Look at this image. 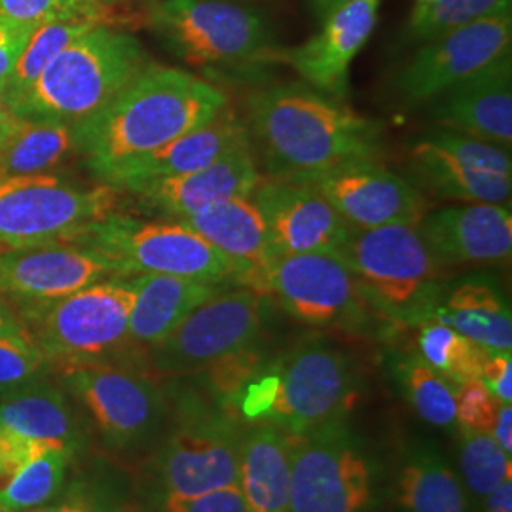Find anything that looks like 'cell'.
<instances>
[{"mask_svg":"<svg viewBox=\"0 0 512 512\" xmlns=\"http://www.w3.org/2000/svg\"><path fill=\"white\" fill-rule=\"evenodd\" d=\"M332 207L353 228H380L393 224L416 226L429 211L416 184L393 173L374 158L340 165L315 179Z\"/></svg>","mask_w":512,"mask_h":512,"instance_id":"18","label":"cell"},{"mask_svg":"<svg viewBox=\"0 0 512 512\" xmlns=\"http://www.w3.org/2000/svg\"><path fill=\"white\" fill-rule=\"evenodd\" d=\"M57 374L63 391L90 414L103 440L116 450L145 444L164 421V391L141 372L86 365Z\"/></svg>","mask_w":512,"mask_h":512,"instance_id":"13","label":"cell"},{"mask_svg":"<svg viewBox=\"0 0 512 512\" xmlns=\"http://www.w3.org/2000/svg\"><path fill=\"white\" fill-rule=\"evenodd\" d=\"M14 118H16V112L10 107L8 97L4 93V88H0V139L8 131V128L12 126Z\"/></svg>","mask_w":512,"mask_h":512,"instance_id":"52","label":"cell"},{"mask_svg":"<svg viewBox=\"0 0 512 512\" xmlns=\"http://www.w3.org/2000/svg\"><path fill=\"white\" fill-rule=\"evenodd\" d=\"M73 152L74 124L16 114L0 139V179L54 175Z\"/></svg>","mask_w":512,"mask_h":512,"instance_id":"31","label":"cell"},{"mask_svg":"<svg viewBox=\"0 0 512 512\" xmlns=\"http://www.w3.org/2000/svg\"><path fill=\"white\" fill-rule=\"evenodd\" d=\"M135 298L129 313V342L148 351L181 325L203 302L228 289L177 275H129Z\"/></svg>","mask_w":512,"mask_h":512,"instance_id":"25","label":"cell"},{"mask_svg":"<svg viewBox=\"0 0 512 512\" xmlns=\"http://www.w3.org/2000/svg\"><path fill=\"white\" fill-rule=\"evenodd\" d=\"M427 139L435 147H439L452 158L459 160L461 164L471 165L475 169L501 175V177H512L511 154L503 147H497L452 129H444Z\"/></svg>","mask_w":512,"mask_h":512,"instance_id":"39","label":"cell"},{"mask_svg":"<svg viewBox=\"0 0 512 512\" xmlns=\"http://www.w3.org/2000/svg\"><path fill=\"white\" fill-rule=\"evenodd\" d=\"M73 458L69 450L52 448L31 459L0 488V503L14 512L31 511L52 503L63 492Z\"/></svg>","mask_w":512,"mask_h":512,"instance_id":"33","label":"cell"},{"mask_svg":"<svg viewBox=\"0 0 512 512\" xmlns=\"http://www.w3.org/2000/svg\"><path fill=\"white\" fill-rule=\"evenodd\" d=\"M427 319L448 325L488 351H511L512 317L509 300L490 275H473L456 285L442 306Z\"/></svg>","mask_w":512,"mask_h":512,"instance_id":"28","label":"cell"},{"mask_svg":"<svg viewBox=\"0 0 512 512\" xmlns=\"http://www.w3.org/2000/svg\"><path fill=\"white\" fill-rule=\"evenodd\" d=\"M238 416L215 399L184 389L177 397V421L158 456L165 495L207 494L238 484Z\"/></svg>","mask_w":512,"mask_h":512,"instance_id":"9","label":"cell"},{"mask_svg":"<svg viewBox=\"0 0 512 512\" xmlns=\"http://www.w3.org/2000/svg\"><path fill=\"white\" fill-rule=\"evenodd\" d=\"M348 2H351V0H310L311 14L319 19V21H323L334 10H338L340 6L348 4Z\"/></svg>","mask_w":512,"mask_h":512,"instance_id":"51","label":"cell"},{"mask_svg":"<svg viewBox=\"0 0 512 512\" xmlns=\"http://www.w3.org/2000/svg\"><path fill=\"white\" fill-rule=\"evenodd\" d=\"M226 93L183 69L148 63L107 107L74 124L76 154L101 181L112 167L211 122Z\"/></svg>","mask_w":512,"mask_h":512,"instance_id":"2","label":"cell"},{"mask_svg":"<svg viewBox=\"0 0 512 512\" xmlns=\"http://www.w3.org/2000/svg\"><path fill=\"white\" fill-rule=\"evenodd\" d=\"M247 141H251L247 126L234 110L226 107L211 122L184 133L164 147L112 167L101 177V183L116 190H133L150 181L190 175Z\"/></svg>","mask_w":512,"mask_h":512,"instance_id":"22","label":"cell"},{"mask_svg":"<svg viewBox=\"0 0 512 512\" xmlns=\"http://www.w3.org/2000/svg\"><path fill=\"white\" fill-rule=\"evenodd\" d=\"M0 512H14V511H10V509H8V507H4V505H2V503H0Z\"/></svg>","mask_w":512,"mask_h":512,"instance_id":"53","label":"cell"},{"mask_svg":"<svg viewBox=\"0 0 512 512\" xmlns=\"http://www.w3.org/2000/svg\"><path fill=\"white\" fill-rule=\"evenodd\" d=\"M268 315V296L247 287L224 289L148 349V361L162 376L198 374L234 353L258 346Z\"/></svg>","mask_w":512,"mask_h":512,"instance_id":"12","label":"cell"},{"mask_svg":"<svg viewBox=\"0 0 512 512\" xmlns=\"http://www.w3.org/2000/svg\"><path fill=\"white\" fill-rule=\"evenodd\" d=\"M67 243L105 258L118 277L162 274L239 285L236 264L183 222H147L109 213L80 228Z\"/></svg>","mask_w":512,"mask_h":512,"instance_id":"6","label":"cell"},{"mask_svg":"<svg viewBox=\"0 0 512 512\" xmlns=\"http://www.w3.org/2000/svg\"><path fill=\"white\" fill-rule=\"evenodd\" d=\"M440 268L503 264L512 255V215L505 205L465 203L425 213L416 224Z\"/></svg>","mask_w":512,"mask_h":512,"instance_id":"20","label":"cell"},{"mask_svg":"<svg viewBox=\"0 0 512 512\" xmlns=\"http://www.w3.org/2000/svg\"><path fill=\"white\" fill-rule=\"evenodd\" d=\"M359 393V370L346 349L308 338L260 366L241 387L230 412L251 425L264 423L294 437L344 420Z\"/></svg>","mask_w":512,"mask_h":512,"instance_id":"3","label":"cell"},{"mask_svg":"<svg viewBox=\"0 0 512 512\" xmlns=\"http://www.w3.org/2000/svg\"><path fill=\"white\" fill-rule=\"evenodd\" d=\"M148 63L131 33L97 25L57 55L10 107L25 118L78 124L107 107Z\"/></svg>","mask_w":512,"mask_h":512,"instance_id":"4","label":"cell"},{"mask_svg":"<svg viewBox=\"0 0 512 512\" xmlns=\"http://www.w3.org/2000/svg\"><path fill=\"white\" fill-rule=\"evenodd\" d=\"M492 437L497 440V444L512 456V408L511 404H501L497 412Z\"/></svg>","mask_w":512,"mask_h":512,"instance_id":"49","label":"cell"},{"mask_svg":"<svg viewBox=\"0 0 512 512\" xmlns=\"http://www.w3.org/2000/svg\"><path fill=\"white\" fill-rule=\"evenodd\" d=\"M48 376L0 393V425L76 456L84 440L78 414L71 397Z\"/></svg>","mask_w":512,"mask_h":512,"instance_id":"27","label":"cell"},{"mask_svg":"<svg viewBox=\"0 0 512 512\" xmlns=\"http://www.w3.org/2000/svg\"><path fill=\"white\" fill-rule=\"evenodd\" d=\"M52 372L33 344L0 338V393Z\"/></svg>","mask_w":512,"mask_h":512,"instance_id":"40","label":"cell"},{"mask_svg":"<svg viewBox=\"0 0 512 512\" xmlns=\"http://www.w3.org/2000/svg\"><path fill=\"white\" fill-rule=\"evenodd\" d=\"M0 16L33 25L50 21H82L116 27L97 0H0Z\"/></svg>","mask_w":512,"mask_h":512,"instance_id":"38","label":"cell"},{"mask_svg":"<svg viewBox=\"0 0 512 512\" xmlns=\"http://www.w3.org/2000/svg\"><path fill=\"white\" fill-rule=\"evenodd\" d=\"M459 465L467 488L486 497L505 480H511V456L490 433H475L458 427Z\"/></svg>","mask_w":512,"mask_h":512,"instance_id":"37","label":"cell"},{"mask_svg":"<svg viewBox=\"0 0 512 512\" xmlns=\"http://www.w3.org/2000/svg\"><path fill=\"white\" fill-rule=\"evenodd\" d=\"M118 190L55 177L0 179V249L69 241L93 220L114 213Z\"/></svg>","mask_w":512,"mask_h":512,"instance_id":"11","label":"cell"},{"mask_svg":"<svg viewBox=\"0 0 512 512\" xmlns=\"http://www.w3.org/2000/svg\"><path fill=\"white\" fill-rule=\"evenodd\" d=\"M355 275L366 302L397 319L425 321L435 308L440 268L418 226L351 228L336 253Z\"/></svg>","mask_w":512,"mask_h":512,"instance_id":"7","label":"cell"},{"mask_svg":"<svg viewBox=\"0 0 512 512\" xmlns=\"http://www.w3.org/2000/svg\"><path fill=\"white\" fill-rule=\"evenodd\" d=\"M501 12H511V0H433L416 4L406 19L403 42L420 46Z\"/></svg>","mask_w":512,"mask_h":512,"instance_id":"34","label":"cell"},{"mask_svg":"<svg viewBox=\"0 0 512 512\" xmlns=\"http://www.w3.org/2000/svg\"><path fill=\"white\" fill-rule=\"evenodd\" d=\"M145 21L173 54L198 69L247 67L277 52L264 18L232 0H154Z\"/></svg>","mask_w":512,"mask_h":512,"instance_id":"8","label":"cell"},{"mask_svg":"<svg viewBox=\"0 0 512 512\" xmlns=\"http://www.w3.org/2000/svg\"><path fill=\"white\" fill-rule=\"evenodd\" d=\"M294 435L256 423L243 431L238 488L251 512H289Z\"/></svg>","mask_w":512,"mask_h":512,"instance_id":"26","label":"cell"},{"mask_svg":"<svg viewBox=\"0 0 512 512\" xmlns=\"http://www.w3.org/2000/svg\"><path fill=\"white\" fill-rule=\"evenodd\" d=\"M262 179L251 141L228 150L217 162L183 177L141 184L133 192L143 207L167 219L183 220L211 203L251 198Z\"/></svg>","mask_w":512,"mask_h":512,"instance_id":"21","label":"cell"},{"mask_svg":"<svg viewBox=\"0 0 512 512\" xmlns=\"http://www.w3.org/2000/svg\"><path fill=\"white\" fill-rule=\"evenodd\" d=\"M399 512H467V495L456 471L431 442L404 452L393 482Z\"/></svg>","mask_w":512,"mask_h":512,"instance_id":"30","label":"cell"},{"mask_svg":"<svg viewBox=\"0 0 512 512\" xmlns=\"http://www.w3.org/2000/svg\"><path fill=\"white\" fill-rule=\"evenodd\" d=\"M251 202L283 255L336 253L353 228L313 183L262 177Z\"/></svg>","mask_w":512,"mask_h":512,"instance_id":"16","label":"cell"},{"mask_svg":"<svg viewBox=\"0 0 512 512\" xmlns=\"http://www.w3.org/2000/svg\"><path fill=\"white\" fill-rule=\"evenodd\" d=\"M501 404L480 378L463 382L456 391V423L461 429L492 435Z\"/></svg>","mask_w":512,"mask_h":512,"instance_id":"41","label":"cell"},{"mask_svg":"<svg viewBox=\"0 0 512 512\" xmlns=\"http://www.w3.org/2000/svg\"><path fill=\"white\" fill-rule=\"evenodd\" d=\"M382 0H351L321 21V31L304 44L277 50L274 59L291 65L313 90L346 97L351 61L372 37Z\"/></svg>","mask_w":512,"mask_h":512,"instance_id":"19","label":"cell"},{"mask_svg":"<svg viewBox=\"0 0 512 512\" xmlns=\"http://www.w3.org/2000/svg\"><path fill=\"white\" fill-rule=\"evenodd\" d=\"M410 169L418 186L433 196L459 203L511 202L512 177L486 173L461 164L429 139H421L410 150Z\"/></svg>","mask_w":512,"mask_h":512,"instance_id":"29","label":"cell"},{"mask_svg":"<svg viewBox=\"0 0 512 512\" xmlns=\"http://www.w3.org/2000/svg\"><path fill=\"white\" fill-rule=\"evenodd\" d=\"M376 463L344 420L294 437L289 512H370Z\"/></svg>","mask_w":512,"mask_h":512,"instance_id":"10","label":"cell"},{"mask_svg":"<svg viewBox=\"0 0 512 512\" xmlns=\"http://www.w3.org/2000/svg\"><path fill=\"white\" fill-rule=\"evenodd\" d=\"M245 109L251 145L275 179L313 183L340 165L374 158L382 147L380 122L310 88L256 90Z\"/></svg>","mask_w":512,"mask_h":512,"instance_id":"1","label":"cell"},{"mask_svg":"<svg viewBox=\"0 0 512 512\" xmlns=\"http://www.w3.org/2000/svg\"><path fill=\"white\" fill-rule=\"evenodd\" d=\"M512 12L480 19L420 44L393 78V92L408 107L429 105L459 82L511 54Z\"/></svg>","mask_w":512,"mask_h":512,"instance_id":"15","label":"cell"},{"mask_svg":"<svg viewBox=\"0 0 512 512\" xmlns=\"http://www.w3.org/2000/svg\"><path fill=\"white\" fill-rule=\"evenodd\" d=\"M395 378L406 401L421 420L440 427L456 429V391L458 385L444 378L421 355H408L395 365Z\"/></svg>","mask_w":512,"mask_h":512,"instance_id":"32","label":"cell"},{"mask_svg":"<svg viewBox=\"0 0 512 512\" xmlns=\"http://www.w3.org/2000/svg\"><path fill=\"white\" fill-rule=\"evenodd\" d=\"M25 512H101L99 507L93 503L92 499L88 495L82 494V492H76L67 495L65 499H61L59 503L54 505H42L37 509H31V511Z\"/></svg>","mask_w":512,"mask_h":512,"instance_id":"47","label":"cell"},{"mask_svg":"<svg viewBox=\"0 0 512 512\" xmlns=\"http://www.w3.org/2000/svg\"><path fill=\"white\" fill-rule=\"evenodd\" d=\"M92 27L97 25L82 21H50L38 25L25 52L19 57L14 73L4 86L8 103L16 101L21 93L27 92L55 57Z\"/></svg>","mask_w":512,"mask_h":512,"instance_id":"36","label":"cell"},{"mask_svg":"<svg viewBox=\"0 0 512 512\" xmlns=\"http://www.w3.org/2000/svg\"><path fill=\"white\" fill-rule=\"evenodd\" d=\"M59 448L44 440L29 439L16 431L0 425V488L23 469L31 459L44 454L46 450ZM65 450V448H61ZM73 454V452H71Z\"/></svg>","mask_w":512,"mask_h":512,"instance_id":"43","label":"cell"},{"mask_svg":"<svg viewBox=\"0 0 512 512\" xmlns=\"http://www.w3.org/2000/svg\"><path fill=\"white\" fill-rule=\"evenodd\" d=\"M433 105V118L440 126L509 150L512 143L511 54L442 93Z\"/></svg>","mask_w":512,"mask_h":512,"instance_id":"23","label":"cell"},{"mask_svg":"<svg viewBox=\"0 0 512 512\" xmlns=\"http://www.w3.org/2000/svg\"><path fill=\"white\" fill-rule=\"evenodd\" d=\"M266 293L306 325L351 332L370 325V304L355 275L332 253H275L266 266Z\"/></svg>","mask_w":512,"mask_h":512,"instance_id":"14","label":"cell"},{"mask_svg":"<svg viewBox=\"0 0 512 512\" xmlns=\"http://www.w3.org/2000/svg\"><path fill=\"white\" fill-rule=\"evenodd\" d=\"M480 382L503 404L512 401L511 351H488L480 368Z\"/></svg>","mask_w":512,"mask_h":512,"instance_id":"45","label":"cell"},{"mask_svg":"<svg viewBox=\"0 0 512 512\" xmlns=\"http://www.w3.org/2000/svg\"><path fill=\"white\" fill-rule=\"evenodd\" d=\"M418 344L421 357L452 384L461 385L480 378V368L488 349L480 348L458 330L425 319L421 321Z\"/></svg>","mask_w":512,"mask_h":512,"instance_id":"35","label":"cell"},{"mask_svg":"<svg viewBox=\"0 0 512 512\" xmlns=\"http://www.w3.org/2000/svg\"><path fill=\"white\" fill-rule=\"evenodd\" d=\"M486 512H512V482L505 480L484 497Z\"/></svg>","mask_w":512,"mask_h":512,"instance_id":"50","label":"cell"},{"mask_svg":"<svg viewBox=\"0 0 512 512\" xmlns=\"http://www.w3.org/2000/svg\"><path fill=\"white\" fill-rule=\"evenodd\" d=\"M219 253L236 264L239 287L266 293V266L277 253L268 226L251 198H230L211 203L183 220Z\"/></svg>","mask_w":512,"mask_h":512,"instance_id":"24","label":"cell"},{"mask_svg":"<svg viewBox=\"0 0 512 512\" xmlns=\"http://www.w3.org/2000/svg\"><path fill=\"white\" fill-rule=\"evenodd\" d=\"M97 2L109 12L114 25H122V23H128L129 19H131V12L135 8L143 6L145 12H147L148 6L154 0H97Z\"/></svg>","mask_w":512,"mask_h":512,"instance_id":"48","label":"cell"},{"mask_svg":"<svg viewBox=\"0 0 512 512\" xmlns=\"http://www.w3.org/2000/svg\"><path fill=\"white\" fill-rule=\"evenodd\" d=\"M418 4H429V2H433V0H416Z\"/></svg>","mask_w":512,"mask_h":512,"instance_id":"54","label":"cell"},{"mask_svg":"<svg viewBox=\"0 0 512 512\" xmlns=\"http://www.w3.org/2000/svg\"><path fill=\"white\" fill-rule=\"evenodd\" d=\"M162 512H251L243 495L239 492L238 484L219 488L207 494L164 495Z\"/></svg>","mask_w":512,"mask_h":512,"instance_id":"42","label":"cell"},{"mask_svg":"<svg viewBox=\"0 0 512 512\" xmlns=\"http://www.w3.org/2000/svg\"><path fill=\"white\" fill-rule=\"evenodd\" d=\"M0 338H8V340H21V342H29L27 330L23 327L18 313L14 310V306L4 300L0 296Z\"/></svg>","mask_w":512,"mask_h":512,"instance_id":"46","label":"cell"},{"mask_svg":"<svg viewBox=\"0 0 512 512\" xmlns=\"http://www.w3.org/2000/svg\"><path fill=\"white\" fill-rule=\"evenodd\" d=\"M135 291L129 277H109L76 293L14 308L31 344L52 370L112 365L126 353Z\"/></svg>","mask_w":512,"mask_h":512,"instance_id":"5","label":"cell"},{"mask_svg":"<svg viewBox=\"0 0 512 512\" xmlns=\"http://www.w3.org/2000/svg\"><path fill=\"white\" fill-rule=\"evenodd\" d=\"M114 275L105 258L74 243L0 249V296L14 308L57 300Z\"/></svg>","mask_w":512,"mask_h":512,"instance_id":"17","label":"cell"},{"mask_svg":"<svg viewBox=\"0 0 512 512\" xmlns=\"http://www.w3.org/2000/svg\"><path fill=\"white\" fill-rule=\"evenodd\" d=\"M38 25L0 16V88L6 86Z\"/></svg>","mask_w":512,"mask_h":512,"instance_id":"44","label":"cell"}]
</instances>
